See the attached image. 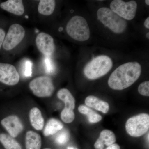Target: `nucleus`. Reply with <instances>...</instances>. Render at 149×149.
Segmentation results:
<instances>
[{
  "label": "nucleus",
  "instance_id": "1",
  "mask_svg": "<svg viewBox=\"0 0 149 149\" xmlns=\"http://www.w3.org/2000/svg\"><path fill=\"white\" fill-rule=\"evenodd\" d=\"M141 66L137 62L126 63L118 67L109 79L108 84L113 90L121 91L133 85L141 73Z\"/></svg>",
  "mask_w": 149,
  "mask_h": 149
},
{
  "label": "nucleus",
  "instance_id": "2",
  "mask_svg": "<svg viewBox=\"0 0 149 149\" xmlns=\"http://www.w3.org/2000/svg\"><path fill=\"white\" fill-rule=\"evenodd\" d=\"M112 65V61L108 56H99L85 65L84 73L88 79L95 80L107 74Z\"/></svg>",
  "mask_w": 149,
  "mask_h": 149
},
{
  "label": "nucleus",
  "instance_id": "3",
  "mask_svg": "<svg viewBox=\"0 0 149 149\" xmlns=\"http://www.w3.org/2000/svg\"><path fill=\"white\" fill-rule=\"evenodd\" d=\"M98 19L113 32L120 34L125 31L127 23L125 19L112 11L110 8L102 7L97 12Z\"/></svg>",
  "mask_w": 149,
  "mask_h": 149
},
{
  "label": "nucleus",
  "instance_id": "4",
  "mask_svg": "<svg viewBox=\"0 0 149 149\" xmlns=\"http://www.w3.org/2000/svg\"><path fill=\"white\" fill-rule=\"evenodd\" d=\"M66 30L70 37L76 41L84 42L90 38V28L83 17L75 15L72 17L67 24Z\"/></svg>",
  "mask_w": 149,
  "mask_h": 149
},
{
  "label": "nucleus",
  "instance_id": "5",
  "mask_svg": "<svg viewBox=\"0 0 149 149\" xmlns=\"http://www.w3.org/2000/svg\"><path fill=\"white\" fill-rule=\"evenodd\" d=\"M125 129L130 136L139 137L149 130V115L143 113L130 117L126 121Z\"/></svg>",
  "mask_w": 149,
  "mask_h": 149
},
{
  "label": "nucleus",
  "instance_id": "6",
  "mask_svg": "<svg viewBox=\"0 0 149 149\" xmlns=\"http://www.w3.org/2000/svg\"><path fill=\"white\" fill-rule=\"evenodd\" d=\"M29 88L35 95L40 97H50L54 91L52 78L47 76H40L30 81Z\"/></svg>",
  "mask_w": 149,
  "mask_h": 149
},
{
  "label": "nucleus",
  "instance_id": "7",
  "mask_svg": "<svg viewBox=\"0 0 149 149\" xmlns=\"http://www.w3.org/2000/svg\"><path fill=\"white\" fill-rule=\"evenodd\" d=\"M25 35V29L21 24H12L4 40L2 46L4 49L7 51L13 49L21 42Z\"/></svg>",
  "mask_w": 149,
  "mask_h": 149
},
{
  "label": "nucleus",
  "instance_id": "8",
  "mask_svg": "<svg viewBox=\"0 0 149 149\" xmlns=\"http://www.w3.org/2000/svg\"><path fill=\"white\" fill-rule=\"evenodd\" d=\"M137 5L136 1L125 2L121 0H114L111 3L110 9L121 18L131 20L136 16Z\"/></svg>",
  "mask_w": 149,
  "mask_h": 149
},
{
  "label": "nucleus",
  "instance_id": "9",
  "mask_svg": "<svg viewBox=\"0 0 149 149\" xmlns=\"http://www.w3.org/2000/svg\"><path fill=\"white\" fill-rule=\"evenodd\" d=\"M20 75L17 70L13 65L0 63V82L9 86L18 84Z\"/></svg>",
  "mask_w": 149,
  "mask_h": 149
},
{
  "label": "nucleus",
  "instance_id": "10",
  "mask_svg": "<svg viewBox=\"0 0 149 149\" xmlns=\"http://www.w3.org/2000/svg\"><path fill=\"white\" fill-rule=\"evenodd\" d=\"M35 44L40 52L47 56L52 55L55 49L54 38L45 32H41L37 35Z\"/></svg>",
  "mask_w": 149,
  "mask_h": 149
},
{
  "label": "nucleus",
  "instance_id": "11",
  "mask_svg": "<svg viewBox=\"0 0 149 149\" xmlns=\"http://www.w3.org/2000/svg\"><path fill=\"white\" fill-rule=\"evenodd\" d=\"M1 124L8 131L10 136L16 138L24 129V126L18 116L11 115L1 120Z\"/></svg>",
  "mask_w": 149,
  "mask_h": 149
},
{
  "label": "nucleus",
  "instance_id": "12",
  "mask_svg": "<svg viewBox=\"0 0 149 149\" xmlns=\"http://www.w3.org/2000/svg\"><path fill=\"white\" fill-rule=\"evenodd\" d=\"M2 9L17 16H21L25 10L22 0H8L0 4Z\"/></svg>",
  "mask_w": 149,
  "mask_h": 149
},
{
  "label": "nucleus",
  "instance_id": "13",
  "mask_svg": "<svg viewBox=\"0 0 149 149\" xmlns=\"http://www.w3.org/2000/svg\"><path fill=\"white\" fill-rule=\"evenodd\" d=\"M116 141L114 133L109 130H104L100 133V137L94 145L95 149H103L104 145L109 146Z\"/></svg>",
  "mask_w": 149,
  "mask_h": 149
},
{
  "label": "nucleus",
  "instance_id": "14",
  "mask_svg": "<svg viewBox=\"0 0 149 149\" xmlns=\"http://www.w3.org/2000/svg\"><path fill=\"white\" fill-rule=\"evenodd\" d=\"M85 104L88 107L93 108L104 113H107L109 110V104L95 96L91 95L87 97L85 100Z\"/></svg>",
  "mask_w": 149,
  "mask_h": 149
},
{
  "label": "nucleus",
  "instance_id": "15",
  "mask_svg": "<svg viewBox=\"0 0 149 149\" xmlns=\"http://www.w3.org/2000/svg\"><path fill=\"white\" fill-rule=\"evenodd\" d=\"M57 97L64 102V109L73 111L75 105V100L70 91L65 88L61 89L58 92Z\"/></svg>",
  "mask_w": 149,
  "mask_h": 149
},
{
  "label": "nucleus",
  "instance_id": "16",
  "mask_svg": "<svg viewBox=\"0 0 149 149\" xmlns=\"http://www.w3.org/2000/svg\"><path fill=\"white\" fill-rule=\"evenodd\" d=\"M25 146L26 149H41V136L34 131H27L25 136Z\"/></svg>",
  "mask_w": 149,
  "mask_h": 149
},
{
  "label": "nucleus",
  "instance_id": "17",
  "mask_svg": "<svg viewBox=\"0 0 149 149\" xmlns=\"http://www.w3.org/2000/svg\"><path fill=\"white\" fill-rule=\"evenodd\" d=\"M29 120L33 128L37 130H42L44 128V119L42 113L38 108L34 107L29 112Z\"/></svg>",
  "mask_w": 149,
  "mask_h": 149
},
{
  "label": "nucleus",
  "instance_id": "18",
  "mask_svg": "<svg viewBox=\"0 0 149 149\" xmlns=\"http://www.w3.org/2000/svg\"><path fill=\"white\" fill-rule=\"evenodd\" d=\"M55 7V1L41 0L38 5V11L42 15L49 16L53 13Z\"/></svg>",
  "mask_w": 149,
  "mask_h": 149
},
{
  "label": "nucleus",
  "instance_id": "19",
  "mask_svg": "<svg viewBox=\"0 0 149 149\" xmlns=\"http://www.w3.org/2000/svg\"><path fill=\"white\" fill-rule=\"evenodd\" d=\"M63 128V124L59 120L55 118H51L48 121L45 127L44 135L45 136L53 135Z\"/></svg>",
  "mask_w": 149,
  "mask_h": 149
},
{
  "label": "nucleus",
  "instance_id": "20",
  "mask_svg": "<svg viewBox=\"0 0 149 149\" xmlns=\"http://www.w3.org/2000/svg\"><path fill=\"white\" fill-rule=\"evenodd\" d=\"M0 142L6 149H22L15 139L6 133H0Z\"/></svg>",
  "mask_w": 149,
  "mask_h": 149
},
{
  "label": "nucleus",
  "instance_id": "21",
  "mask_svg": "<svg viewBox=\"0 0 149 149\" xmlns=\"http://www.w3.org/2000/svg\"><path fill=\"white\" fill-rule=\"evenodd\" d=\"M78 109L80 113L87 116L88 120L91 123H96L100 122L102 119L101 116L85 106L80 105L78 107Z\"/></svg>",
  "mask_w": 149,
  "mask_h": 149
},
{
  "label": "nucleus",
  "instance_id": "22",
  "mask_svg": "<svg viewBox=\"0 0 149 149\" xmlns=\"http://www.w3.org/2000/svg\"><path fill=\"white\" fill-rule=\"evenodd\" d=\"M56 136L55 141L58 145L62 146L65 145L69 141L70 135L69 131L67 129H62Z\"/></svg>",
  "mask_w": 149,
  "mask_h": 149
},
{
  "label": "nucleus",
  "instance_id": "23",
  "mask_svg": "<svg viewBox=\"0 0 149 149\" xmlns=\"http://www.w3.org/2000/svg\"><path fill=\"white\" fill-rule=\"evenodd\" d=\"M61 118L63 122L69 123L74 120L75 115L73 111H70L63 109L61 114Z\"/></svg>",
  "mask_w": 149,
  "mask_h": 149
},
{
  "label": "nucleus",
  "instance_id": "24",
  "mask_svg": "<svg viewBox=\"0 0 149 149\" xmlns=\"http://www.w3.org/2000/svg\"><path fill=\"white\" fill-rule=\"evenodd\" d=\"M138 92L142 95L149 97V82L145 81L141 83L138 88Z\"/></svg>",
  "mask_w": 149,
  "mask_h": 149
},
{
  "label": "nucleus",
  "instance_id": "25",
  "mask_svg": "<svg viewBox=\"0 0 149 149\" xmlns=\"http://www.w3.org/2000/svg\"><path fill=\"white\" fill-rule=\"evenodd\" d=\"M6 32L2 28H0V49L3 46L4 40L6 36Z\"/></svg>",
  "mask_w": 149,
  "mask_h": 149
},
{
  "label": "nucleus",
  "instance_id": "26",
  "mask_svg": "<svg viewBox=\"0 0 149 149\" xmlns=\"http://www.w3.org/2000/svg\"><path fill=\"white\" fill-rule=\"evenodd\" d=\"M120 147L117 144H113L109 146H108L106 149H120Z\"/></svg>",
  "mask_w": 149,
  "mask_h": 149
},
{
  "label": "nucleus",
  "instance_id": "27",
  "mask_svg": "<svg viewBox=\"0 0 149 149\" xmlns=\"http://www.w3.org/2000/svg\"><path fill=\"white\" fill-rule=\"evenodd\" d=\"M144 26L146 28L149 29V17H148L144 22Z\"/></svg>",
  "mask_w": 149,
  "mask_h": 149
},
{
  "label": "nucleus",
  "instance_id": "28",
  "mask_svg": "<svg viewBox=\"0 0 149 149\" xmlns=\"http://www.w3.org/2000/svg\"><path fill=\"white\" fill-rule=\"evenodd\" d=\"M145 3H146V4L147 5H148V6L149 5V0H146V1H145Z\"/></svg>",
  "mask_w": 149,
  "mask_h": 149
},
{
  "label": "nucleus",
  "instance_id": "29",
  "mask_svg": "<svg viewBox=\"0 0 149 149\" xmlns=\"http://www.w3.org/2000/svg\"><path fill=\"white\" fill-rule=\"evenodd\" d=\"M67 149H77L76 148H73V147H68Z\"/></svg>",
  "mask_w": 149,
  "mask_h": 149
},
{
  "label": "nucleus",
  "instance_id": "30",
  "mask_svg": "<svg viewBox=\"0 0 149 149\" xmlns=\"http://www.w3.org/2000/svg\"><path fill=\"white\" fill-rule=\"evenodd\" d=\"M146 37L147 38H148V39H149V32H148V33L146 34Z\"/></svg>",
  "mask_w": 149,
  "mask_h": 149
},
{
  "label": "nucleus",
  "instance_id": "31",
  "mask_svg": "<svg viewBox=\"0 0 149 149\" xmlns=\"http://www.w3.org/2000/svg\"><path fill=\"white\" fill-rule=\"evenodd\" d=\"M44 149H51L49 148H45Z\"/></svg>",
  "mask_w": 149,
  "mask_h": 149
}]
</instances>
